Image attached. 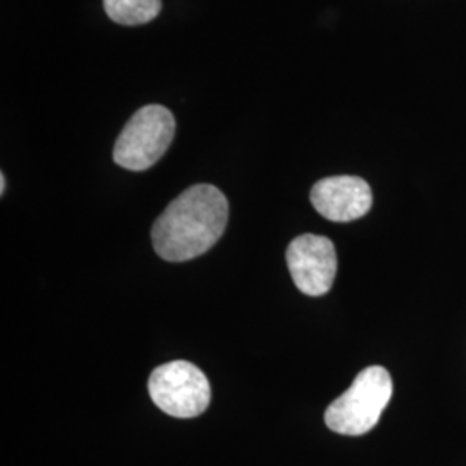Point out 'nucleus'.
Instances as JSON below:
<instances>
[{"label":"nucleus","mask_w":466,"mask_h":466,"mask_svg":"<svg viewBox=\"0 0 466 466\" xmlns=\"http://www.w3.org/2000/svg\"><path fill=\"white\" fill-rule=\"evenodd\" d=\"M228 223V200L215 185H194L173 200L152 227L159 258L182 263L211 249Z\"/></svg>","instance_id":"nucleus-1"},{"label":"nucleus","mask_w":466,"mask_h":466,"mask_svg":"<svg viewBox=\"0 0 466 466\" xmlns=\"http://www.w3.org/2000/svg\"><path fill=\"white\" fill-rule=\"evenodd\" d=\"M392 390V379L385 368H365L350 389L325 411L327 427L342 435L370 432L382 417Z\"/></svg>","instance_id":"nucleus-2"},{"label":"nucleus","mask_w":466,"mask_h":466,"mask_svg":"<svg viewBox=\"0 0 466 466\" xmlns=\"http://www.w3.org/2000/svg\"><path fill=\"white\" fill-rule=\"evenodd\" d=\"M152 402L169 417H199L209 406L211 385L199 368L188 361H171L152 371Z\"/></svg>","instance_id":"nucleus-4"},{"label":"nucleus","mask_w":466,"mask_h":466,"mask_svg":"<svg viewBox=\"0 0 466 466\" xmlns=\"http://www.w3.org/2000/svg\"><path fill=\"white\" fill-rule=\"evenodd\" d=\"M107 16L117 25H146L161 13V0H104Z\"/></svg>","instance_id":"nucleus-7"},{"label":"nucleus","mask_w":466,"mask_h":466,"mask_svg":"<svg viewBox=\"0 0 466 466\" xmlns=\"http://www.w3.org/2000/svg\"><path fill=\"white\" fill-rule=\"evenodd\" d=\"M290 277L302 294L325 296L337 275V252L332 240L321 235L304 233L287 248Z\"/></svg>","instance_id":"nucleus-5"},{"label":"nucleus","mask_w":466,"mask_h":466,"mask_svg":"<svg viewBox=\"0 0 466 466\" xmlns=\"http://www.w3.org/2000/svg\"><path fill=\"white\" fill-rule=\"evenodd\" d=\"M4 192H5V177H4V173L0 175V194L4 196Z\"/></svg>","instance_id":"nucleus-8"},{"label":"nucleus","mask_w":466,"mask_h":466,"mask_svg":"<svg viewBox=\"0 0 466 466\" xmlns=\"http://www.w3.org/2000/svg\"><path fill=\"white\" fill-rule=\"evenodd\" d=\"M175 128V116L165 106L140 107L117 137L113 150L115 163L130 171L149 169L169 149Z\"/></svg>","instance_id":"nucleus-3"},{"label":"nucleus","mask_w":466,"mask_h":466,"mask_svg":"<svg viewBox=\"0 0 466 466\" xmlns=\"http://www.w3.org/2000/svg\"><path fill=\"white\" fill-rule=\"evenodd\" d=\"M311 204L318 213L335 223H348L365 217L371 209L370 185L360 177H329L311 188Z\"/></svg>","instance_id":"nucleus-6"}]
</instances>
